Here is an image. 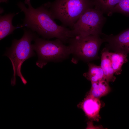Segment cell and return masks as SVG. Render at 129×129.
<instances>
[{
	"label": "cell",
	"mask_w": 129,
	"mask_h": 129,
	"mask_svg": "<svg viewBox=\"0 0 129 129\" xmlns=\"http://www.w3.org/2000/svg\"><path fill=\"white\" fill-rule=\"evenodd\" d=\"M17 5L25 17L22 25L33 32H36L43 37L47 38H56L64 43L68 42L73 37L71 30L64 26L57 24L54 21L49 11L44 5L36 8L31 5L30 0H25Z\"/></svg>",
	"instance_id": "6da1fadb"
},
{
	"label": "cell",
	"mask_w": 129,
	"mask_h": 129,
	"mask_svg": "<svg viewBox=\"0 0 129 129\" xmlns=\"http://www.w3.org/2000/svg\"><path fill=\"white\" fill-rule=\"evenodd\" d=\"M24 31L22 38L14 39L11 47L7 49L4 55L9 58L12 65L13 74L11 81L12 86L16 84V76L20 78L24 85L27 84V81L21 72V67L25 61L35 55L31 42L37 35L30 29L24 28Z\"/></svg>",
	"instance_id": "7a4b0ae2"
},
{
	"label": "cell",
	"mask_w": 129,
	"mask_h": 129,
	"mask_svg": "<svg viewBox=\"0 0 129 129\" xmlns=\"http://www.w3.org/2000/svg\"><path fill=\"white\" fill-rule=\"evenodd\" d=\"M54 19L72 27L80 16L94 6L91 0H55L45 4Z\"/></svg>",
	"instance_id": "3957f363"
},
{
	"label": "cell",
	"mask_w": 129,
	"mask_h": 129,
	"mask_svg": "<svg viewBox=\"0 0 129 129\" xmlns=\"http://www.w3.org/2000/svg\"><path fill=\"white\" fill-rule=\"evenodd\" d=\"M34 41L33 48L38 56L36 64L41 68L49 62L62 61L71 54L69 46L64 45L59 39L49 41L39 38L37 36Z\"/></svg>",
	"instance_id": "277c9868"
},
{
	"label": "cell",
	"mask_w": 129,
	"mask_h": 129,
	"mask_svg": "<svg viewBox=\"0 0 129 129\" xmlns=\"http://www.w3.org/2000/svg\"><path fill=\"white\" fill-rule=\"evenodd\" d=\"M99 35H90L84 37L76 36L70 38L68 42L73 55L72 61L79 60L89 62L99 58L98 52L103 40Z\"/></svg>",
	"instance_id": "5b68a950"
},
{
	"label": "cell",
	"mask_w": 129,
	"mask_h": 129,
	"mask_svg": "<svg viewBox=\"0 0 129 129\" xmlns=\"http://www.w3.org/2000/svg\"><path fill=\"white\" fill-rule=\"evenodd\" d=\"M103 13L95 6L87 10L73 25L71 30L73 37L102 35V29L106 21Z\"/></svg>",
	"instance_id": "8992f818"
},
{
	"label": "cell",
	"mask_w": 129,
	"mask_h": 129,
	"mask_svg": "<svg viewBox=\"0 0 129 129\" xmlns=\"http://www.w3.org/2000/svg\"><path fill=\"white\" fill-rule=\"evenodd\" d=\"M102 35L104 42L108 43L106 47L109 50L126 54L129 53V28L116 35Z\"/></svg>",
	"instance_id": "52a82bcc"
},
{
	"label": "cell",
	"mask_w": 129,
	"mask_h": 129,
	"mask_svg": "<svg viewBox=\"0 0 129 129\" xmlns=\"http://www.w3.org/2000/svg\"><path fill=\"white\" fill-rule=\"evenodd\" d=\"M103 105L99 99L89 96L84 101L82 107L85 112L89 117L99 121L101 118L99 112Z\"/></svg>",
	"instance_id": "ba28073f"
},
{
	"label": "cell",
	"mask_w": 129,
	"mask_h": 129,
	"mask_svg": "<svg viewBox=\"0 0 129 129\" xmlns=\"http://www.w3.org/2000/svg\"><path fill=\"white\" fill-rule=\"evenodd\" d=\"M109 50L105 47L101 51L100 65L103 71L105 80L108 83L113 82L116 79L109 57Z\"/></svg>",
	"instance_id": "9c48e42d"
},
{
	"label": "cell",
	"mask_w": 129,
	"mask_h": 129,
	"mask_svg": "<svg viewBox=\"0 0 129 129\" xmlns=\"http://www.w3.org/2000/svg\"><path fill=\"white\" fill-rule=\"evenodd\" d=\"M17 14L14 13L5 14L0 17V40H1L7 36L12 33L16 29L23 27L22 25L19 26H14L12 21Z\"/></svg>",
	"instance_id": "30bf717a"
},
{
	"label": "cell",
	"mask_w": 129,
	"mask_h": 129,
	"mask_svg": "<svg viewBox=\"0 0 129 129\" xmlns=\"http://www.w3.org/2000/svg\"><path fill=\"white\" fill-rule=\"evenodd\" d=\"M108 83L105 80L91 82L90 96L100 99L107 95L111 91Z\"/></svg>",
	"instance_id": "8fae6325"
},
{
	"label": "cell",
	"mask_w": 129,
	"mask_h": 129,
	"mask_svg": "<svg viewBox=\"0 0 129 129\" xmlns=\"http://www.w3.org/2000/svg\"><path fill=\"white\" fill-rule=\"evenodd\" d=\"M87 64L88 71L83 74L86 78L91 82L105 80L103 71L100 66H97L89 62H88Z\"/></svg>",
	"instance_id": "7c38bea8"
},
{
	"label": "cell",
	"mask_w": 129,
	"mask_h": 129,
	"mask_svg": "<svg viewBox=\"0 0 129 129\" xmlns=\"http://www.w3.org/2000/svg\"><path fill=\"white\" fill-rule=\"evenodd\" d=\"M109 55L114 74H120L123 64L128 61L127 54L117 52H109Z\"/></svg>",
	"instance_id": "4fadbf2b"
},
{
	"label": "cell",
	"mask_w": 129,
	"mask_h": 129,
	"mask_svg": "<svg viewBox=\"0 0 129 129\" xmlns=\"http://www.w3.org/2000/svg\"><path fill=\"white\" fill-rule=\"evenodd\" d=\"M94 6L99 8L103 12L111 15L114 7L121 0H91Z\"/></svg>",
	"instance_id": "5bb4252c"
},
{
	"label": "cell",
	"mask_w": 129,
	"mask_h": 129,
	"mask_svg": "<svg viewBox=\"0 0 129 129\" xmlns=\"http://www.w3.org/2000/svg\"><path fill=\"white\" fill-rule=\"evenodd\" d=\"M118 12L129 16V0H121L113 9L112 13Z\"/></svg>",
	"instance_id": "9a60e30c"
},
{
	"label": "cell",
	"mask_w": 129,
	"mask_h": 129,
	"mask_svg": "<svg viewBox=\"0 0 129 129\" xmlns=\"http://www.w3.org/2000/svg\"><path fill=\"white\" fill-rule=\"evenodd\" d=\"M7 1V0H0V3L5 2L6 3Z\"/></svg>",
	"instance_id": "2e32d148"
}]
</instances>
